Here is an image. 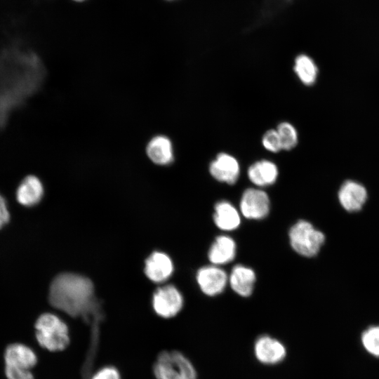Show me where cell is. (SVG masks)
<instances>
[{"instance_id": "5", "label": "cell", "mask_w": 379, "mask_h": 379, "mask_svg": "<svg viewBox=\"0 0 379 379\" xmlns=\"http://www.w3.org/2000/svg\"><path fill=\"white\" fill-rule=\"evenodd\" d=\"M182 306V295L173 285L159 287L153 295V309L161 317L171 318L175 316Z\"/></svg>"}, {"instance_id": "11", "label": "cell", "mask_w": 379, "mask_h": 379, "mask_svg": "<svg viewBox=\"0 0 379 379\" xmlns=\"http://www.w3.org/2000/svg\"><path fill=\"white\" fill-rule=\"evenodd\" d=\"M145 152L149 159L159 166H167L174 160V151L171 139L164 135H156L146 145Z\"/></svg>"}, {"instance_id": "22", "label": "cell", "mask_w": 379, "mask_h": 379, "mask_svg": "<svg viewBox=\"0 0 379 379\" xmlns=\"http://www.w3.org/2000/svg\"><path fill=\"white\" fill-rule=\"evenodd\" d=\"M262 142L264 147L272 152H278L282 149L277 130L271 129L266 131L262 137Z\"/></svg>"}, {"instance_id": "14", "label": "cell", "mask_w": 379, "mask_h": 379, "mask_svg": "<svg viewBox=\"0 0 379 379\" xmlns=\"http://www.w3.org/2000/svg\"><path fill=\"white\" fill-rule=\"evenodd\" d=\"M228 281L235 293L241 296L248 297L253 292L255 274L250 267L237 265L232 268Z\"/></svg>"}, {"instance_id": "13", "label": "cell", "mask_w": 379, "mask_h": 379, "mask_svg": "<svg viewBox=\"0 0 379 379\" xmlns=\"http://www.w3.org/2000/svg\"><path fill=\"white\" fill-rule=\"evenodd\" d=\"M173 271V262L166 253L154 252L145 260V274L154 282L161 283L166 281L171 277Z\"/></svg>"}, {"instance_id": "23", "label": "cell", "mask_w": 379, "mask_h": 379, "mask_svg": "<svg viewBox=\"0 0 379 379\" xmlns=\"http://www.w3.org/2000/svg\"><path fill=\"white\" fill-rule=\"evenodd\" d=\"M91 379H121L119 370L113 366L100 368Z\"/></svg>"}, {"instance_id": "15", "label": "cell", "mask_w": 379, "mask_h": 379, "mask_svg": "<svg viewBox=\"0 0 379 379\" xmlns=\"http://www.w3.org/2000/svg\"><path fill=\"white\" fill-rule=\"evenodd\" d=\"M44 194L41 181L35 175L25 177L20 183L16 191L18 201L25 206H32L38 204Z\"/></svg>"}, {"instance_id": "1", "label": "cell", "mask_w": 379, "mask_h": 379, "mask_svg": "<svg viewBox=\"0 0 379 379\" xmlns=\"http://www.w3.org/2000/svg\"><path fill=\"white\" fill-rule=\"evenodd\" d=\"M93 295V285L88 278L73 273H62L51 284L49 302L53 307L69 316H83L88 320L99 310Z\"/></svg>"}, {"instance_id": "18", "label": "cell", "mask_w": 379, "mask_h": 379, "mask_svg": "<svg viewBox=\"0 0 379 379\" xmlns=\"http://www.w3.org/2000/svg\"><path fill=\"white\" fill-rule=\"evenodd\" d=\"M213 220L219 229L232 231L239 226L241 218L237 209L232 204L221 201L215 206Z\"/></svg>"}, {"instance_id": "2", "label": "cell", "mask_w": 379, "mask_h": 379, "mask_svg": "<svg viewBox=\"0 0 379 379\" xmlns=\"http://www.w3.org/2000/svg\"><path fill=\"white\" fill-rule=\"evenodd\" d=\"M34 328L38 343L48 351H62L69 344L68 327L65 321L55 314H42L36 319Z\"/></svg>"}, {"instance_id": "19", "label": "cell", "mask_w": 379, "mask_h": 379, "mask_svg": "<svg viewBox=\"0 0 379 379\" xmlns=\"http://www.w3.org/2000/svg\"><path fill=\"white\" fill-rule=\"evenodd\" d=\"M294 71L305 85L311 86L317 80V67L314 60L305 54H300L296 57Z\"/></svg>"}, {"instance_id": "3", "label": "cell", "mask_w": 379, "mask_h": 379, "mask_svg": "<svg viewBox=\"0 0 379 379\" xmlns=\"http://www.w3.org/2000/svg\"><path fill=\"white\" fill-rule=\"evenodd\" d=\"M157 379H197V372L190 360L178 351L161 352L153 366Z\"/></svg>"}, {"instance_id": "20", "label": "cell", "mask_w": 379, "mask_h": 379, "mask_svg": "<svg viewBox=\"0 0 379 379\" xmlns=\"http://www.w3.org/2000/svg\"><path fill=\"white\" fill-rule=\"evenodd\" d=\"M363 347L371 355L379 358V325L371 326L361 335Z\"/></svg>"}, {"instance_id": "6", "label": "cell", "mask_w": 379, "mask_h": 379, "mask_svg": "<svg viewBox=\"0 0 379 379\" xmlns=\"http://www.w3.org/2000/svg\"><path fill=\"white\" fill-rule=\"evenodd\" d=\"M270 199L267 194L255 188L244 191L240 201V211L248 219L260 220L270 212Z\"/></svg>"}, {"instance_id": "17", "label": "cell", "mask_w": 379, "mask_h": 379, "mask_svg": "<svg viewBox=\"0 0 379 379\" xmlns=\"http://www.w3.org/2000/svg\"><path fill=\"white\" fill-rule=\"evenodd\" d=\"M278 173L276 164L266 159L255 162L248 169L249 180L258 187H265L274 183Z\"/></svg>"}, {"instance_id": "16", "label": "cell", "mask_w": 379, "mask_h": 379, "mask_svg": "<svg viewBox=\"0 0 379 379\" xmlns=\"http://www.w3.org/2000/svg\"><path fill=\"white\" fill-rule=\"evenodd\" d=\"M236 255V244L233 239L226 235L215 238L208 251V257L214 265L231 262Z\"/></svg>"}, {"instance_id": "10", "label": "cell", "mask_w": 379, "mask_h": 379, "mask_svg": "<svg viewBox=\"0 0 379 379\" xmlns=\"http://www.w3.org/2000/svg\"><path fill=\"white\" fill-rule=\"evenodd\" d=\"M4 361L5 366L31 371L37 363V356L29 346L13 343L5 350Z\"/></svg>"}, {"instance_id": "9", "label": "cell", "mask_w": 379, "mask_h": 379, "mask_svg": "<svg viewBox=\"0 0 379 379\" xmlns=\"http://www.w3.org/2000/svg\"><path fill=\"white\" fill-rule=\"evenodd\" d=\"M254 353L260 362L275 364L284 360L286 350L278 340L268 335H262L255 343Z\"/></svg>"}, {"instance_id": "27", "label": "cell", "mask_w": 379, "mask_h": 379, "mask_svg": "<svg viewBox=\"0 0 379 379\" xmlns=\"http://www.w3.org/2000/svg\"><path fill=\"white\" fill-rule=\"evenodd\" d=\"M166 1H175V0H166Z\"/></svg>"}, {"instance_id": "4", "label": "cell", "mask_w": 379, "mask_h": 379, "mask_svg": "<svg viewBox=\"0 0 379 379\" xmlns=\"http://www.w3.org/2000/svg\"><path fill=\"white\" fill-rule=\"evenodd\" d=\"M289 240L292 248L305 257L316 255L325 241L324 234L303 220L295 223L289 230Z\"/></svg>"}, {"instance_id": "8", "label": "cell", "mask_w": 379, "mask_h": 379, "mask_svg": "<svg viewBox=\"0 0 379 379\" xmlns=\"http://www.w3.org/2000/svg\"><path fill=\"white\" fill-rule=\"evenodd\" d=\"M209 172L218 181L233 185L239 178L240 167L233 156L222 152L211 161Z\"/></svg>"}, {"instance_id": "12", "label": "cell", "mask_w": 379, "mask_h": 379, "mask_svg": "<svg viewBox=\"0 0 379 379\" xmlns=\"http://www.w3.org/2000/svg\"><path fill=\"white\" fill-rule=\"evenodd\" d=\"M367 199L366 188L360 183L347 180L340 187L338 199L342 206L349 212L359 211Z\"/></svg>"}, {"instance_id": "21", "label": "cell", "mask_w": 379, "mask_h": 379, "mask_svg": "<svg viewBox=\"0 0 379 379\" xmlns=\"http://www.w3.org/2000/svg\"><path fill=\"white\" fill-rule=\"evenodd\" d=\"M282 149L290 150L298 143V133L293 125L288 122H282L277 126Z\"/></svg>"}, {"instance_id": "26", "label": "cell", "mask_w": 379, "mask_h": 379, "mask_svg": "<svg viewBox=\"0 0 379 379\" xmlns=\"http://www.w3.org/2000/svg\"><path fill=\"white\" fill-rule=\"evenodd\" d=\"M73 1H74L76 2H82V1H84L86 0H73Z\"/></svg>"}, {"instance_id": "7", "label": "cell", "mask_w": 379, "mask_h": 379, "mask_svg": "<svg viewBox=\"0 0 379 379\" xmlns=\"http://www.w3.org/2000/svg\"><path fill=\"white\" fill-rule=\"evenodd\" d=\"M196 279L201 291L209 296L221 293L228 281L226 272L214 265L200 268L197 273Z\"/></svg>"}, {"instance_id": "25", "label": "cell", "mask_w": 379, "mask_h": 379, "mask_svg": "<svg viewBox=\"0 0 379 379\" xmlns=\"http://www.w3.org/2000/svg\"><path fill=\"white\" fill-rule=\"evenodd\" d=\"M9 212L5 199L0 194V229L9 221Z\"/></svg>"}, {"instance_id": "24", "label": "cell", "mask_w": 379, "mask_h": 379, "mask_svg": "<svg viewBox=\"0 0 379 379\" xmlns=\"http://www.w3.org/2000/svg\"><path fill=\"white\" fill-rule=\"evenodd\" d=\"M5 375L7 379H34L30 370L5 366Z\"/></svg>"}]
</instances>
